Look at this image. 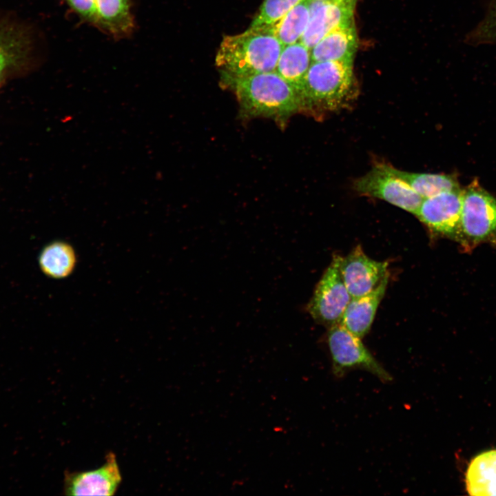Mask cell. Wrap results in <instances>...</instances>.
Masks as SVG:
<instances>
[{
  "instance_id": "1",
  "label": "cell",
  "mask_w": 496,
  "mask_h": 496,
  "mask_svg": "<svg viewBox=\"0 0 496 496\" xmlns=\"http://www.w3.org/2000/svg\"><path fill=\"white\" fill-rule=\"evenodd\" d=\"M220 74L222 84L234 92L243 116L284 122L303 110L299 95L276 71L240 76Z\"/></svg>"
},
{
  "instance_id": "2",
  "label": "cell",
  "mask_w": 496,
  "mask_h": 496,
  "mask_svg": "<svg viewBox=\"0 0 496 496\" xmlns=\"http://www.w3.org/2000/svg\"><path fill=\"white\" fill-rule=\"evenodd\" d=\"M284 47L271 28L250 27L223 38L216 65L220 73L237 76L273 72Z\"/></svg>"
},
{
  "instance_id": "3",
  "label": "cell",
  "mask_w": 496,
  "mask_h": 496,
  "mask_svg": "<svg viewBox=\"0 0 496 496\" xmlns=\"http://www.w3.org/2000/svg\"><path fill=\"white\" fill-rule=\"evenodd\" d=\"M357 94L353 62H312L305 76L303 110L336 112L347 107Z\"/></svg>"
},
{
  "instance_id": "4",
  "label": "cell",
  "mask_w": 496,
  "mask_h": 496,
  "mask_svg": "<svg viewBox=\"0 0 496 496\" xmlns=\"http://www.w3.org/2000/svg\"><path fill=\"white\" fill-rule=\"evenodd\" d=\"M460 230L464 248L496 243V198L477 182L463 189Z\"/></svg>"
},
{
  "instance_id": "5",
  "label": "cell",
  "mask_w": 496,
  "mask_h": 496,
  "mask_svg": "<svg viewBox=\"0 0 496 496\" xmlns=\"http://www.w3.org/2000/svg\"><path fill=\"white\" fill-rule=\"evenodd\" d=\"M327 343L332 360V371L342 377L347 371L360 369L383 382L392 380L390 373L363 344L361 338L338 323L329 327Z\"/></svg>"
},
{
  "instance_id": "6",
  "label": "cell",
  "mask_w": 496,
  "mask_h": 496,
  "mask_svg": "<svg viewBox=\"0 0 496 496\" xmlns=\"http://www.w3.org/2000/svg\"><path fill=\"white\" fill-rule=\"evenodd\" d=\"M360 194L383 200L415 215L422 198L391 169V165L378 164L353 183Z\"/></svg>"
},
{
  "instance_id": "7",
  "label": "cell",
  "mask_w": 496,
  "mask_h": 496,
  "mask_svg": "<svg viewBox=\"0 0 496 496\" xmlns=\"http://www.w3.org/2000/svg\"><path fill=\"white\" fill-rule=\"evenodd\" d=\"M340 258L333 256L307 306L311 317L328 327L340 322L351 299L340 274Z\"/></svg>"
},
{
  "instance_id": "8",
  "label": "cell",
  "mask_w": 496,
  "mask_h": 496,
  "mask_svg": "<svg viewBox=\"0 0 496 496\" xmlns=\"http://www.w3.org/2000/svg\"><path fill=\"white\" fill-rule=\"evenodd\" d=\"M462 194L459 187L423 198L415 216L431 231L461 245Z\"/></svg>"
},
{
  "instance_id": "9",
  "label": "cell",
  "mask_w": 496,
  "mask_h": 496,
  "mask_svg": "<svg viewBox=\"0 0 496 496\" xmlns=\"http://www.w3.org/2000/svg\"><path fill=\"white\" fill-rule=\"evenodd\" d=\"M122 475L116 455L107 453L104 464L94 470L64 473L63 491L65 495H115Z\"/></svg>"
},
{
  "instance_id": "10",
  "label": "cell",
  "mask_w": 496,
  "mask_h": 496,
  "mask_svg": "<svg viewBox=\"0 0 496 496\" xmlns=\"http://www.w3.org/2000/svg\"><path fill=\"white\" fill-rule=\"evenodd\" d=\"M388 262L367 256L360 245L340 258V271L351 298L367 294L389 276Z\"/></svg>"
},
{
  "instance_id": "11",
  "label": "cell",
  "mask_w": 496,
  "mask_h": 496,
  "mask_svg": "<svg viewBox=\"0 0 496 496\" xmlns=\"http://www.w3.org/2000/svg\"><path fill=\"white\" fill-rule=\"evenodd\" d=\"M358 0L311 1L307 28L300 41L311 50L326 34L354 21Z\"/></svg>"
},
{
  "instance_id": "12",
  "label": "cell",
  "mask_w": 496,
  "mask_h": 496,
  "mask_svg": "<svg viewBox=\"0 0 496 496\" xmlns=\"http://www.w3.org/2000/svg\"><path fill=\"white\" fill-rule=\"evenodd\" d=\"M388 280L389 276L371 292L351 298L339 323L358 337L363 338L371 329Z\"/></svg>"
},
{
  "instance_id": "13",
  "label": "cell",
  "mask_w": 496,
  "mask_h": 496,
  "mask_svg": "<svg viewBox=\"0 0 496 496\" xmlns=\"http://www.w3.org/2000/svg\"><path fill=\"white\" fill-rule=\"evenodd\" d=\"M30 41L25 28L14 23L0 22V84L9 72L28 61Z\"/></svg>"
},
{
  "instance_id": "14",
  "label": "cell",
  "mask_w": 496,
  "mask_h": 496,
  "mask_svg": "<svg viewBox=\"0 0 496 496\" xmlns=\"http://www.w3.org/2000/svg\"><path fill=\"white\" fill-rule=\"evenodd\" d=\"M358 46V37L353 21L326 34L311 48V61L353 62Z\"/></svg>"
},
{
  "instance_id": "15",
  "label": "cell",
  "mask_w": 496,
  "mask_h": 496,
  "mask_svg": "<svg viewBox=\"0 0 496 496\" xmlns=\"http://www.w3.org/2000/svg\"><path fill=\"white\" fill-rule=\"evenodd\" d=\"M96 27L114 38L126 37L134 29L131 0H94Z\"/></svg>"
},
{
  "instance_id": "16",
  "label": "cell",
  "mask_w": 496,
  "mask_h": 496,
  "mask_svg": "<svg viewBox=\"0 0 496 496\" xmlns=\"http://www.w3.org/2000/svg\"><path fill=\"white\" fill-rule=\"evenodd\" d=\"M465 484L470 495L496 496V449L483 452L471 461Z\"/></svg>"
},
{
  "instance_id": "17",
  "label": "cell",
  "mask_w": 496,
  "mask_h": 496,
  "mask_svg": "<svg viewBox=\"0 0 496 496\" xmlns=\"http://www.w3.org/2000/svg\"><path fill=\"white\" fill-rule=\"evenodd\" d=\"M311 63V50L298 41L284 47L275 70L300 99L304 80Z\"/></svg>"
},
{
  "instance_id": "18",
  "label": "cell",
  "mask_w": 496,
  "mask_h": 496,
  "mask_svg": "<svg viewBox=\"0 0 496 496\" xmlns=\"http://www.w3.org/2000/svg\"><path fill=\"white\" fill-rule=\"evenodd\" d=\"M77 256L70 243L55 241L44 247L39 256V265L48 276L62 279L70 276L76 268Z\"/></svg>"
},
{
  "instance_id": "19",
  "label": "cell",
  "mask_w": 496,
  "mask_h": 496,
  "mask_svg": "<svg viewBox=\"0 0 496 496\" xmlns=\"http://www.w3.org/2000/svg\"><path fill=\"white\" fill-rule=\"evenodd\" d=\"M391 169L422 198L459 187L457 180L451 175L409 172L392 166Z\"/></svg>"
},
{
  "instance_id": "20",
  "label": "cell",
  "mask_w": 496,
  "mask_h": 496,
  "mask_svg": "<svg viewBox=\"0 0 496 496\" xmlns=\"http://www.w3.org/2000/svg\"><path fill=\"white\" fill-rule=\"evenodd\" d=\"M310 3L311 0L302 1L270 27L285 46L300 41L309 22Z\"/></svg>"
},
{
  "instance_id": "21",
  "label": "cell",
  "mask_w": 496,
  "mask_h": 496,
  "mask_svg": "<svg viewBox=\"0 0 496 496\" xmlns=\"http://www.w3.org/2000/svg\"><path fill=\"white\" fill-rule=\"evenodd\" d=\"M303 0H264L250 27L270 28Z\"/></svg>"
},
{
  "instance_id": "22",
  "label": "cell",
  "mask_w": 496,
  "mask_h": 496,
  "mask_svg": "<svg viewBox=\"0 0 496 496\" xmlns=\"http://www.w3.org/2000/svg\"><path fill=\"white\" fill-rule=\"evenodd\" d=\"M65 1L80 19L96 26V17L94 0H65Z\"/></svg>"
},
{
  "instance_id": "23",
  "label": "cell",
  "mask_w": 496,
  "mask_h": 496,
  "mask_svg": "<svg viewBox=\"0 0 496 496\" xmlns=\"http://www.w3.org/2000/svg\"><path fill=\"white\" fill-rule=\"evenodd\" d=\"M484 28L489 30L486 32L488 34H491L493 37H496V14L491 17V19L486 23Z\"/></svg>"
},
{
  "instance_id": "24",
  "label": "cell",
  "mask_w": 496,
  "mask_h": 496,
  "mask_svg": "<svg viewBox=\"0 0 496 496\" xmlns=\"http://www.w3.org/2000/svg\"><path fill=\"white\" fill-rule=\"evenodd\" d=\"M311 1H322V0H311Z\"/></svg>"
}]
</instances>
